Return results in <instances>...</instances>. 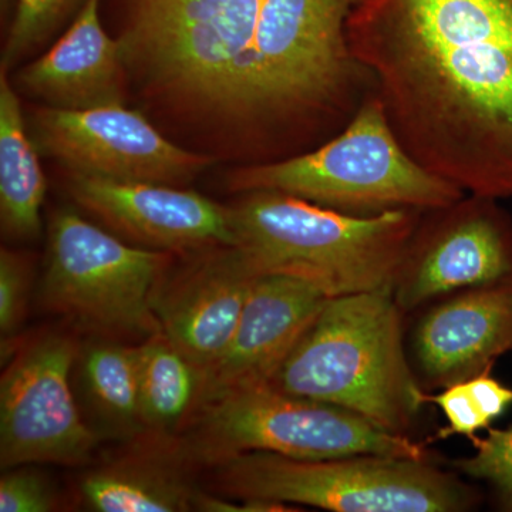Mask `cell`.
Masks as SVG:
<instances>
[{
  "instance_id": "obj_18",
  "label": "cell",
  "mask_w": 512,
  "mask_h": 512,
  "mask_svg": "<svg viewBox=\"0 0 512 512\" xmlns=\"http://www.w3.org/2000/svg\"><path fill=\"white\" fill-rule=\"evenodd\" d=\"M84 501L100 512L194 510L200 491L163 461L124 460L90 471L80 483Z\"/></svg>"
},
{
  "instance_id": "obj_23",
  "label": "cell",
  "mask_w": 512,
  "mask_h": 512,
  "mask_svg": "<svg viewBox=\"0 0 512 512\" xmlns=\"http://www.w3.org/2000/svg\"><path fill=\"white\" fill-rule=\"evenodd\" d=\"M0 478V512H49L57 505L52 484L28 466L3 470Z\"/></svg>"
},
{
  "instance_id": "obj_19",
  "label": "cell",
  "mask_w": 512,
  "mask_h": 512,
  "mask_svg": "<svg viewBox=\"0 0 512 512\" xmlns=\"http://www.w3.org/2000/svg\"><path fill=\"white\" fill-rule=\"evenodd\" d=\"M141 424L156 430L177 426L198 403L201 370L163 333L138 348Z\"/></svg>"
},
{
  "instance_id": "obj_13",
  "label": "cell",
  "mask_w": 512,
  "mask_h": 512,
  "mask_svg": "<svg viewBox=\"0 0 512 512\" xmlns=\"http://www.w3.org/2000/svg\"><path fill=\"white\" fill-rule=\"evenodd\" d=\"M328 299L295 276L258 275L227 350L201 372L198 406L234 387L271 383Z\"/></svg>"
},
{
  "instance_id": "obj_1",
  "label": "cell",
  "mask_w": 512,
  "mask_h": 512,
  "mask_svg": "<svg viewBox=\"0 0 512 512\" xmlns=\"http://www.w3.org/2000/svg\"><path fill=\"white\" fill-rule=\"evenodd\" d=\"M363 0H130L127 69L261 151L335 137L375 93L349 47Z\"/></svg>"
},
{
  "instance_id": "obj_8",
  "label": "cell",
  "mask_w": 512,
  "mask_h": 512,
  "mask_svg": "<svg viewBox=\"0 0 512 512\" xmlns=\"http://www.w3.org/2000/svg\"><path fill=\"white\" fill-rule=\"evenodd\" d=\"M165 262L164 252L131 247L60 210L50 222L42 301L87 329L156 335L154 299Z\"/></svg>"
},
{
  "instance_id": "obj_11",
  "label": "cell",
  "mask_w": 512,
  "mask_h": 512,
  "mask_svg": "<svg viewBox=\"0 0 512 512\" xmlns=\"http://www.w3.org/2000/svg\"><path fill=\"white\" fill-rule=\"evenodd\" d=\"M37 150L72 170L116 181L187 183L211 160L175 146L124 104L70 110L45 107L33 119Z\"/></svg>"
},
{
  "instance_id": "obj_6",
  "label": "cell",
  "mask_w": 512,
  "mask_h": 512,
  "mask_svg": "<svg viewBox=\"0 0 512 512\" xmlns=\"http://www.w3.org/2000/svg\"><path fill=\"white\" fill-rule=\"evenodd\" d=\"M227 498L335 512H461L478 494L430 460L348 456L303 460L249 451L214 464Z\"/></svg>"
},
{
  "instance_id": "obj_4",
  "label": "cell",
  "mask_w": 512,
  "mask_h": 512,
  "mask_svg": "<svg viewBox=\"0 0 512 512\" xmlns=\"http://www.w3.org/2000/svg\"><path fill=\"white\" fill-rule=\"evenodd\" d=\"M403 316L392 292L329 298L271 384L407 436L427 392L407 359Z\"/></svg>"
},
{
  "instance_id": "obj_5",
  "label": "cell",
  "mask_w": 512,
  "mask_h": 512,
  "mask_svg": "<svg viewBox=\"0 0 512 512\" xmlns=\"http://www.w3.org/2000/svg\"><path fill=\"white\" fill-rule=\"evenodd\" d=\"M228 187L242 194L284 192L355 215L429 211L466 195L404 148L376 93L335 137L306 153L239 168Z\"/></svg>"
},
{
  "instance_id": "obj_25",
  "label": "cell",
  "mask_w": 512,
  "mask_h": 512,
  "mask_svg": "<svg viewBox=\"0 0 512 512\" xmlns=\"http://www.w3.org/2000/svg\"><path fill=\"white\" fill-rule=\"evenodd\" d=\"M424 399L426 403L437 404L448 421V426L437 433L439 440L461 434L474 441L478 437V431L490 429L491 424L485 420L483 413L478 409L467 380L450 384L440 393H426Z\"/></svg>"
},
{
  "instance_id": "obj_15",
  "label": "cell",
  "mask_w": 512,
  "mask_h": 512,
  "mask_svg": "<svg viewBox=\"0 0 512 512\" xmlns=\"http://www.w3.org/2000/svg\"><path fill=\"white\" fill-rule=\"evenodd\" d=\"M256 278L237 249L222 248L157 291L161 333L202 372L227 350Z\"/></svg>"
},
{
  "instance_id": "obj_20",
  "label": "cell",
  "mask_w": 512,
  "mask_h": 512,
  "mask_svg": "<svg viewBox=\"0 0 512 512\" xmlns=\"http://www.w3.org/2000/svg\"><path fill=\"white\" fill-rule=\"evenodd\" d=\"M138 348L97 343L83 357L87 393L104 419L123 429L141 423Z\"/></svg>"
},
{
  "instance_id": "obj_26",
  "label": "cell",
  "mask_w": 512,
  "mask_h": 512,
  "mask_svg": "<svg viewBox=\"0 0 512 512\" xmlns=\"http://www.w3.org/2000/svg\"><path fill=\"white\" fill-rule=\"evenodd\" d=\"M467 383L478 409L490 424L503 416L505 410L512 404V389L494 379L490 375V370L471 377Z\"/></svg>"
},
{
  "instance_id": "obj_22",
  "label": "cell",
  "mask_w": 512,
  "mask_h": 512,
  "mask_svg": "<svg viewBox=\"0 0 512 512\" xmlns=\"http://www.w3.org/2000/svg\"><path fill=\"white\" fill-rule=\"evenodd\" d=\"M476 454L454 463L458 473L487 481L501 503L512 511V427L488 429L487 437L473 441Z\"/></svg>"
},
{
  "instance_id": "obj_27",
  "label": "cell",
  "mask_w": 512,
  "mask_h": 512,
  "mask_svg": "<svg viewBox=\"0 0 512 512\" xmlns=\"http://www.w3.org/2000/svg\"><path fill=\"white\" fill-rule=\"evenodd\" d=\"M0 3H2V13L3 15H9L10 9H12L13 0H0Z\"/></svg>"
},
{
  "instance_id": "obj_12",
  "label": "cell",
  "mask_w": 512,
  "mask_h": 512,
  "mask_svg": "<svg viewBox=\"0 0 512 512\" xmlns=\"http://www.w3.org/2000/svg\"><path fill=\"white\" fill-rule=\"evenodd\" d=\"M74 200L126 237L157 251L232 247L231 212L173 185L72 174Z\"/></svg>"
},
{
  "instance_id": "obj_21",
  "label": "cell",
  "mask_w": 512,
  "mask_h": 512,
  "mask_svg": "<svg viewBox=\"0 0 512 512\" xmlns=\"http://www.w3.org/2000/svg\"><path fill=\"white\" fill-rule=\"evenodd\" d=\"M84 0H16L15 16L3 49L2 69L15 66L45 43Z\"/></svg>"
},
{
  "instance_id": "obj_16",
  "label": "cell",
  "mask_w": 512,
  "mask_h": 512,
  "mask_svg": "<svg viewBox=\"0 0 512 512\" xmlns=\"http://www.w3.org/2000/svg\"><path fill=\"white\" fill-rule=\"evenodd\" d=\"M99 8L100 0H84L56 45L19 73V86L26 93L59 109L124 104L123 46L103 29Z\"/></svg>"
},
{
  "instance_id": "obj_24",
  "label": "cell",
  "mask_w": 512,
  "mask_h": 512,
  "mask_svg": "<svg viewBox=\"0 0 512 512\" xmlns=\"http://www.w3.org/2000/svg\"><path fill=\"white\" fill-rule=\"evenodd\" d=\"M29 295V266L22 256L2 249L0 254V335L2 348L13 338L23 318Z\"/></svg>"
},
{
  "instance_id": "obj_2",
  "label": "cell",
  "mask_w": 512,
  "mask_h": 512,
  "mask_svg": "<svg viewBox=\"0 0 512 512\" xmlns=\"http://www.w3.org/2000/svg\"><path fill=\"white\" fill-rule=\"evenodd\" d=\"M348 37L423 167L512 198V0H363Z\"/></svg>"
},
{
  "instance_id": "obj_3",
  "label": "cell",
  "mask_w": 512,
  "mask_h": 512,
  "mask_svg": "<svg viewBox=\"0 0 512 512\" xmlns=\"http://www.w3.org/2000/svg\"><path fill=\"white\" fill-rule=\"evenodd\" d=\"M234 245L256 274L295 276L329 298L393 292L423 211L348 214L276 191L229 207Z\"/></svg>"
},
{
  "instance_id": "obj_14",
  "label": "cell",
  "mask_w": 512,
  "mask_h": 512,
  "mask_svg": "<svg viewBox=\"0 0 512 512\" xmlns=\"http://www.w3.org/2000/svg\"><path fill=\"white\" fill-rule=\"evenodd\" d=\"M424 390L444 389L512 352V279L446 296L421 316L412 342Z\"/></svg>"
},
{
  "instance_id": "obj_7",
  "label": "cell",
  "mask_w": 512,
  "mask_h": 512,
  "mask_svg": "<svg viewBox=\"0 0 512 512\" xmlns=\"http://www.w3.org/2000/svg\"><path fill=\"white\" fill-rule=\"evenodd\" d=\"M197 426L185 444L184 457L215 464L249 451L303 460L389 456L429 460L419 443L390 433L363 417L295 396L271 383L225 390L200 404Z\"/></svg>"
},
{
  "instance_id": "obj_9",
  "label": "cell",
  "mask_w": 512,
  "mask_h": 512,
  "mask_svg": "<svg viewBox=\"0 0 512 512\" xmlns=\"http://www.w3.org/2000/svg\"><path fill=\"white\" fill-rule=\"evenodd\" d=\"M508 279L512 217L495 198L466 194L423 211L392 293L406 315L453 293Z\"/></svg>"
},
{
  "instance_id": "obj_10",
  "label": "cell",
  "mask_w": 512,
  "mask_h": 512,
  "mask_svg": "<svg viewBox=\"0 0 512 512\" xmlns=\"http://www.w3.org/2000/svg\"><path fill=\"white\" fill-rule=\"evenodd\" d=\"M76 345L66 336L37 339L13 359L0 383V466L84 463L97 439L72 389Z\"/></svg>"
},
{
  "instance_id": "obj_17",
  "label": "cell",
  "mask_w": 512,
  "mask_h": 512,
  "mask_svg": "<svg viewBox=\"0 0 512 512\" xmlns=\"http://www.w3.org/2000/svg\"><path fill=\"white\" fill-rule=\"evenodd\" d=\"M46 180L30 141L15 90L0 73V221L3 234L30 241L37 238L45 201Z\"/></svg>"
}]
</instances>
